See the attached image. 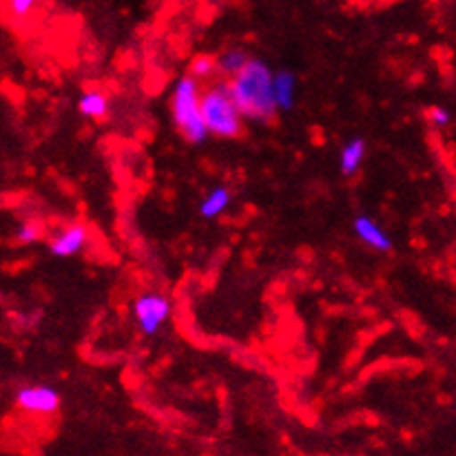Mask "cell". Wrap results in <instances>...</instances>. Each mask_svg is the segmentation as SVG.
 <instances>
[{
    "instance_id": "obj_1",
    "label": "cell",
    "mask_w": 456,
    "mask_h": 456,
    "mask_svg": "<svg viewBox=\"0 0 456 456\" xmlns=\"http://www.w3.org/2000/svg\"><path fill=\"white\" fill-rule=\"evenodd\" d=\"M228 89L241 118L246 120L271 122L280 111L275 95V74L264 61L253 58L240 74L228 80Z\"/></svg>"
},
{
    "instance_id": "obj_2",
    "label": "cell",
    "mask_w": 456,
    "mask_h": 456,
    "mask_svg": "<svg viewBox=\"0 0 456 456\" xmlns=\"http://www.w3.org/2000/svg\"><path fill=\"white\" fill-rule=\"evenodd\" d=\"M171 113L173 122L184 135L186 142L202 144L208 138L207 122L202 116V91L195 77L184 76L175 82V89L171 95Z\"/></svg>"
},
{
    "instance_id": "obj_3",
    "label": "cell",
    "mask_w": 456,
    "mask_h": 456,
    "mask_svg": "<svg viewBox=\"0 0 456 456\" xmlns=\"http://www.w3.org/2000/svg\"><path fill=\"white\" fill-rule=\"evenodd\" d=\"M202 116L208 134L216 138L232 140L240 138L244 131V122H241L244 118L232 100L228 82H216L207 91H202Z\"/></svg>"
},
{
    "instance_id": "obj_4",
    "label": "cell",
    "mask_w": 456,
    "mask_h": 456,
    "mask_svg": "<svg viewBox=\"0 0 456 456\" xmlns=\"http://www.w3.org/2000/svg\"><path fill=\"white\" fill-rule=\"evenodd\" d=\"M173 304L167 295L162 293H144L134 302V319L142 335H158L159 328L171 317Z\"/></svg>"
},
{
    "instance_id": "obj_5",
    "label": "cell",
    "mask_w": 456,
    "mask_h": 456,
    "mask_svg": "<svg viewBox=\"0 0 456 456\" xmlns=\"http://www.w3.org/2000/svg\"><path fill=\"white\" fill-rule=\"evenodd\" d=\"M61 392L52 386H25L16 392V405L31 414H53L61 408Z\"/></svg>"
},
{
    "instance_id": "obj_6",
    "label": "cell",
    "mask_w": 456,
    "mask_h": 456,
    "mask_svg": "<svg viewBox=\"0 0 456 456\" xmlns=\"http://www.w3.org/2000/svg\"><path fill=\"white\" fill-rule=\"evenodd\" d=\"M89 241V231H86L85 224H69L62 231H58L56 235L49 240V253L53 257H74V255L80 253L82 248Z\"/></svg>"
},
{
    "instance_id": "obj_7",
    "label": "cell",
    "mask_w": 456,
    "mask_h": 456,
    "mask_svg": "<svg viewBox=\"0 0 456 456\" xmlns=\"http://www.w3.org/2000/svg\"><path fill=\"white\" fill-rule=\"evenodd\" d=\"M353 228H354V235H357L363 244L370 246V248L381 250V253H387V250L392 248L390 235H387V232L383 231V228L377 224L372 217H368V216L354 217Z\"/></svg>"
},
{
    "instance_id": "obj_8",
    "label": "cell",
    "mask_w": 456,
    "mask_h": 456,
    "mask_svg": "<svg viewBox=\"0 0 456 456\" xmlns=\"http://www.w3.org/2000/svg\"><path fill=\"white\" fill-rule=\"evenodd\" d=\"M366 151H368V144L363 138H353L344 144V149H341V155H339V168L346 177L354 175V173L362 168Z\"/></svg>"
},
{
    "instance_id": "obj_9",
    "label": "cell",
    "mask_w": 456,
    "mask_h": 456,
    "mask_svg": "<svg viewBox=\"0 0 456 456\" xmlns=\"http://www.w3.org/2000/svg\"><path fill=\"white\" fill-rule=\"evenodd\" d=\"M231 189H228V186H216V189L200 202V216H202L204 220H216V217H220L222 213L231 207Z\"/></svg>"
},
{
    "instance_id": "obj_10",
    "label": "cell",
    "mask_w": 456,
    "mask_h": 456,
    "mask_svg": "<svg viewBox=\"0 0 456 456\" xmlns=\"http://www.w3.org/2000/svg\"><path fill=\"white\" fill-rule=\"evenodd\" d=\"M275 95H277V107L280 111H290L295 107V95H297V77L293 71L281 69L275 76Z\"/></svg>"
},
{
    "instance_id": "obj_11",
    "label": "cell",
    "mask_w": 456,
    "mask_h": 456,
    "mask_svg": "<svg viewBox=\"0 0 456 456\" xmlns=\"http://www.w3.org/2000/svg\"><path fill=\"white\" fill-rule=\"evenodd\" d=\"M77 111L91 120H102L109 113V98L98 89H89L77 100Z\"/></svg>"
},
{
    "instance_id": "obj_12",
    "label": "cell",
    "mask_w": 456,
    "mask_h": 456,
    "mask_svg": "<svg viewBox=\"0 0 456 456\" xmlns=\"http://www.w3.org/2000/svg\"><path fill=\"white\" fill-rule=\"evenodd\" d=\"M250 61H253V58H250L244 49L231 47L226 49V52H222L220 58H217V71H220L222 76H226L228 80H232V77L240 74Z\"/></svg>"
},
{
    "instance_id": "obj_13",
    "label": "cell",
    "mask_w": 456,
    "mask_h": 456,
    "mask_svg": "<svg viewBox=\"0 0 456 456\" xmlns=\"http://www.w3.org/2000/svg\"><path fill=\"white\" fill-rule=\"evenodd\" d=\"M43 237H45V226L36 220L22 222V224L16 228V232H13V240H16V244L20 246L36 244V241H40Z\"/></svg>"
},
{
    "instance_id": "obj_14",
    "label": "cell",
    "mask_w": 456,
    "mask_h": 456,
    "mask_svg": "<svg viewBox=\"0 0 456 456\" xmlns=\"http://www.w3.org/2000/svg\"><path fill=\"white\" fill-rule=\"evenodd\" d=\"M217 71V61L211 56H198L191 62V77L195 80H211Z\"/></svg>"
},
{
    "instance_id": "obj_15",
    "label": "cell",
    "mask_w": 456,
    "mask_h": 456,
    "mask_svg": "<svg viewBox=\"0 0 456 456\" xmlns=\"http://www.w3.org/2000/svg\"><path fill=\"white\" fill-rule=\"evenodd\" d=\"M428 116H430L432 125L439 126V129H444V126H448L450 122H452V116H450L448 109H444V107H432Z\"/></svg>"
},
{
    "instance_id": "obj_16",
    "label": "cell",
    "mask_w": 456,
    "mask_h": 456,
    "mask_svg": "<svg viewBox=\"0 0 456 456\" xmlns=\"http://www.w3.org/2000/svg\"><path fill=\"white\" fill-rule=\"evenodd\" d=\"M7 7L12 9V13L16 18H25L29 16L31 9L36 7V3L34 0H12V3H7Z\"/></svg>"
}]
</instances>
